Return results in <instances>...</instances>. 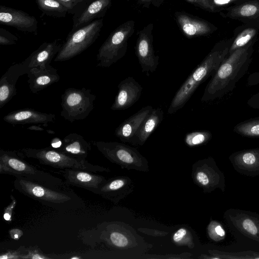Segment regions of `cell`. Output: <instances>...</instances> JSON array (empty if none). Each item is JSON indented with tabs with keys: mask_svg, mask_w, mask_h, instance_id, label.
I'll return each instance as SVG.
<instances>
[{
	"mask_svg": "<svg viewBox=\"0 0 259 259\" xmlns=\"http://www.w3.org/2000/svg\"><path fill=\"white\" fill-rule=\"evenodd\" d=\"M95 99L90 89L69 88L61 96V116L70 122L84 119L94 108Z\"/></svg>",
	"mask_w": 259,
	"mask_h": 259,
	"instance_id": "8992f818",
	"label": "cell"
},
{
	"mask_svg": "<svg viewBox=\"0 0 259 259\" xmlns=\"http://www.w3.org/2000/svg\"><path fill=\"white\" fill-rule=\"evenodd\" d=\"M191 3L200 5L202 7L210 11H213L214 6L212 0H187Z\"/></svg>",
	"mask_w": 259,
	"mask_h": 259,
	"instance_id": "8d00e7d4",
	"label": "cell"
},
{
	"mask_svg": "<svg viewBox=\"0 0 259 259\" xmlns=\"http://www.w3.org/2000/svg\"><path fill=\"white\" fill-rule=\"evenodd\" d=\"M26 253V247L21 246L16 250H8L1 254V259H20L23 258Z\"/></svg>",
	"mask_w": 259,
	"mask_h": 259,
	"instance_id": "4dcf8cb0",
	"label": "cell"
},
{
	"mask_svg": "<svg viewBox=\"0 0 259 259\" xmlns=\"http://www.w3.org/2000/svg\"><path fill=\"white\" fill-rule=\"evenodd\" d=\"M136 53L142 72L148 75L156 70L159 57L154 53L152 40L149 34L141 32L137 42Z\"/></svg>",
	"mask_w": 259,
	"mask_h": 259,
	"instance_id": "2e32d148",
	"label": "cell"
},
{
	"mask_svg": "<svg viewBox=\"0 0 259 259\" xmlns=\"http://www.w3.org/2000/svg\"><path fill=\"white\" fill-rule=\"evenodd\" d=\"M259 83V72H255L250 74L247 78L248 86H253Z\"/></svg>",
	"mask_w": 259,
	"mask_h": 259,
	"instance_id": "f35d334b",
	"label": "cell"
},
{
	"mask_svg": "<svg viewBox=\"0 0 259 259\" xmlns=\"http://www.w3.org/2000/svg\"><path fill=\"white\" fill-rule=\"evenodd\" d=\"M211 237L214 240H222L226 235V232L222 226L219 223L213 222L210 228Z\"/></svg>",
	"mask_w": 259,
	"mask_h": 259,
	"instance_id": "1f68e13d",
	"label": "cell"
},
{
	"mask_svg": "<svg viewBox=\"0 0 259 259\" xmlns=\"http://www.w3.org/2000/svg\"><path fill=\"white\" fill-rule=\"evenodd\" d=\"M12 201L9 205L4 209L3 218L5 220L8 222L12 221V213L15 206L16 205L17 201L13 195H11Z\"/></svg>",
	"mask_w": 259,
	"mask_h": 259,
	"instance_id": "d590c367",
	"label": "cell"
},
{
	"mask_svg": "<svg viewBox=\"0 0 259 259\" xmlns=\"http://www.w3.org/2000/svg\"><path fill=\"white\" fill-rule=\"evenodd\" d=\"M56 115L46 113L31 108H25L12 111L3 117V120L12 124L38 123L46 124L54 122Z\"/></svg>",
	"mask_w": 259,
	"mask_h": 259,
	"instance_id": "e0dca14e",
	"label": "cell"
},
{
	"mask_svg": "<svg viewBox=\"0 0 259 259\" xmlns=\"http://www.w3.org/2000/svg\"><path fill=\"white\" fill-rule=\"evenodd\" d=\"M256 33V30L252 28H248L242 31L232 41L229 54L247 45L255 36Z\"/></svg>",
	"mask_w": 259,
	"mask_h": 259,
	"instance_id": "83f0119b",
	"label": "cell"
},
{
	"mask_svg": "<svg viewBox=\"0 0 259 259\" xmlns=\"http://www.w3.org/2000/svg\"><path fill=\"white\" fill-rule=\"evenodd\" d=\"M257 11V7L254 4H246L240 9V15L245 17L251 16L255 15Z\"/></svg>",
	"mask_w": 259,
	"mask_h": 259,
	"instance_id": "e575fe53",
	"label": "cell"
},
{
	"mask_svg": "<svg viewBox=\"0 0 259 259\" xmlns=\"http://www.w3.org/2000/svg\"><path fill=\"white\" fill-rule=\"evenodd\" d=\"M22 157L33 158L40 163L61 169H80L94 172L108 171V169L92 164L86 159L71 157L51 147L36 149L24 148L17 151Z\"/></svg>",
	"mask_w": 259,
	"mask_h": 259,
	"instance_id": "5b68a950",
	"label": "cell"
},
{
	"mask_svg": "<svg viewBox=\"0 0 259 259\" xmlns=\"http://www.w3.org/2000/svg\"><path fill=\"white\" fill-rule=\"evenodd\" d=\"M163 115L161 108H153L140 126L131 142L143 144L161 123Z\"/></svg>",
	"mask_w": 259,
	"mask_h": 259,
	"instance_id": "7402d4cb",
	"label": "cell"
},
{
	"mask_svg": "<svg viewBox=\"0 0 259 259\" xmlns=\"http://www.w3.org/2000/svg\"><path fill=\"white\" fill-rule=\"evenodd\" d=\"M0 173L21 178L54 188L70 190L61 179L37 168L24 160L17 151L0 150Z\"/></svg>",
	"mask_w": 259,
	"mask_h": 259,
	"instance_id": "277c9868",
	"label": "cell"
},
{
	"mask_svg": "<svg viewBox=\"0 0 259 259\" xmlns=\"http://www.w3.org/2000/svg\"><path fill=\"white\" fill-rule=\"evenodd\" d=\"M28 129L30 130L35 131H39V132H42V131H45V130L43 127H41V126H39L38 125H33L32 126L28 127Z\"/></svg>",
	"mask_w": 259,
	"mask_h": 259,
	"instance_id": "f6af8a7d",
	"label": "cell"
},
{
	"mask_svg": "<svg viewBox=\"0 0 259 259\" xmlns=\"http://www.w3.org/2000/svg\"><path fill=\"white\" fill-rule=\"evenodd\" d=\"M232 42L231 40L222 41L213 47L176 93L167 110L169 114L182 108L198 87L215 73L228 56Z\"/></svg>",
	"mask_w": 259,
	"mask_h": 259,
	"instance_id": "7a4b0ae2",
	"label": "cell"
},
{
	"mask_svg": "<svg viewBox=\"0 0 259 259\" xmlns=\"http://www.w3.org/2000/svg\"><path fill=\"white\" fill-rule=\"evenodd\" d=\"M103 19L92 21L70 34L58 53L54 61H64L74 57L91 46L99 35Z\"/></svg>",
	"mask_w": 259,
	"mask_h": 259,
	"instance_id": "52a82bcc",
	"label": "cell"
},
{
	"mask_svg": "<svg viewBox=\"0 0 259 259\" xmlns=\"http://www.w3.org/2000/svg\"><path fill=\"white\" fill-rule=\"evenodd\" d=\"M177 20L182 31L188 36L204 35L210 31V27L206 22L186 15H179Z\"/></svg>",
	"mask_w": 259,
	"mask_h": 259,
	"instance_id": "603a6c76",
	"label": "cell"
},
{
	"mask_svg": "<svg viewBox=\"0 0 259 259\" xmlns=\"http://www.w3.org/2000/svg\"><path fill=\"white\" fill-rule=\"evenodd\" d=\"M52 257L44 254L37 246L26 248V253L23 257L25 259H49Z\"/></svg>",
	"mask_w": 259,
	"mask_h": 259,
	"instance_id": "f546056e",
	"label": "cell"
},
{
	"mask_svg": "<svg viewBox=\"0 0 259 259\" xmlns=\"http://www.w3.org/2000/svg\"><path fill=\"white\" fill-rule=\"evenodd\" d=\"M62 140L58 138H53L51 142V147L55 149H59L62 145Z\"/></svg>",
	"mask_w": 259,
	"mask_h": 259,
	"instance_id": "7bdbcfd3",
	"label": "cell"
},
{
	"mask_svg": "<svg viewBox=\"0 0 259 259\" xmlns=\"http://www.w3.org/2000/svg\"><path fill=\"white\" fill-rule=\"evenodd\" d=\"M63 43L60 39L43 43L30 55V68L35 67L44 69L47 67L60 51Z\"/></svg>",
	"mask_w": 259,
	"mask_h": 259,
	"instance_id": "44dd1931",
	"label": "cell"
},
{
	"mask_svg": "<svg viewBox=\"0 0 259 259\" xmlns=\"http://www.w3.org/2000/svg\"><path fill=\"white\" fill-rule=\"evenodd\" d=\"M63 5L69 9H72L77 4L81 2L83 0H56Z\"/></svg>",
	"mask_w": 259,
	"mask_h": 259,
	"instance_id": "ab89813d",
	"label": "cell"
},
{
	"mask_svg": "<svg viewBox=\"0 0 259 259\" xmlns=\"http://www.w3.org/2000/svg\"><path fill=\"white\" fill-rule=\"evenodd\" d=\"M56 150L71 157L85 160L91 150V145L81 135L73 133L65 137L61 146Z\"/></svg>",
	"mask_w": 259,
	"mask_h": 259,
	"instance_id": "ffe728a7",
	"label": "cell"
},
{
	"mask_svg": "<svg viewBox=\"0 0 259 259\" xmlns=\"http://www.w3.org/2000/svg\"><path fill=\"white\" fill-rule=\"evenodd\" d=\"M217 258H258L259 252L253 251H243L237 252H229L218 251L215 253Z\"/></svg>",
	"mask_w": 259,
	"mask_h": 259,
	"instance_id": "f1b7e54d",
	"label": "cell"
},
{
	"mask_svg": "<svg viewBox=\"0 0 259 259\" xmlns=\"http://www.w3.org/2000/svg\"><path fill=\"white\" fill-rule=\"evenodd\" d=\"M18 38L14 35L6 30L1 28L0 29V44L2 45H10L16 43Z\"/></svg>",
	"mask_w": 259,
	"mask_h": 259,
	"instance_id": "836d02e7",
	"label": "cell"
},
{
	"mask_svg": "<svg viewBox=\"0 0 259 259\" xmlns=\"http://www.w3.org/2000/svg\"><path fill=\"white\" fill-rule=\"evenodd\" d=\"M153 108L148 105L122 122L115 130V135L122 142H131L140 126Z\"/></svg>",
	"mask_w": 259,
	"mask_h": 259,
	"instance_id": "d6986e66",
	"label": "cell"
},
{
	"mask_svg": "<svg viewBox=\"0 0 259 259\" xmlns=\"http://www.w3.org/2000/svg\"><path fill=\"white\" fill-rule=\"evenodd\" d=\"M225 217L236 230L245 236L259 242V217L240 209H231Z\"/></svg>",
	"mask_w": 259,
	"mask_h": 259,
	"instance_id": "30bf717a",
	"label": "cell"
},
{
	"mask_svg": "<svg viewBox=\"0 0 259 259\" xmlns=\"http://www.w3.org/2000/svg\"><path fill=\"white\" fill-rule=\"evenodd\" d=\"M36 2L39 9L49 15L64 16L69 10L56 0H36Z\"/></svg>",
	"mask_w": 259,
	"mask_h": 259,
	"instance_id": "484cf974",
	"label": "cell"
},
{
	"mask_svg": "<svg viewBox=\"0 0 259 259\" xmlns=\"http://www.w3.org/2000/svg\"><path fill=\"white\" fill-rule=\"evenodd\" d=\"M81 257H80V256H72L70 258V259H79Z\"/></svg>",
	"mask_w": 259,
	"mask_h": 259,
	"instance_id": "bcb514c9",
	"label": "cell"
},
{
	"mask_svg": "<svg viewBox=\"0 0 259 259\" xmlns=\"http://www.w3.org/2000/svg\"><path fill=\"white\" fill-rule=\"evenodd\" d=\"M229 160L240 174L251 177L259 175V148L234 152L230 156Z\"/></svg>",
	"mask_w": 259,
	"mask_h": 259,
	"instance_id": "4fadbf2b",
	"label": "cell"
},
{
	"mask_svg": "<svg viewBox=\"0 0 259 259\" xmlns=\"http://www.w3.org/2000/svg\"><path fill=\"white\" fill-rule=\"evenodd\" d=\"M111 0H95L82 12L74 24L77 27L97 18L109 6Z\"/></svg>",
	"mask_w": 259,
	"mask_h": 259,
	"instance_id": "cb8c5ba5",
	"label": "cell"
},
{
	"mask_svg": "<svg viewBox=\"0 0 259 259\" xmlns=\"http://www.w3.org/2000/svg\"><path fill=\"white\" fill-rule=\"evenodd\" d=\"M187 233V231L184 228H181L176 232L174 236L173 240L176 242L180 241Z\"/></svg>",
	"mask_w": 259,
	"mask_h": 259,
	"instance_id": "60d3db41",
	"label": "cell"
},
{
	"mask_svg": "<svg viewBox=\"0 0 259 259\" xmlns=\"http://www.w3.org/2000/svg\"><path fill=\"white\" fill-rule=\"evenodd\" d=\"M233 131L242 136L259 138V117L238 123L234 126Z\"/></svg>",
	"mask_w": 259,
	"mask_h": 259,
	"instance_id": "d4e9b609",
	"label": "cell"
},
{
	"mask_svg": "<svg viewBox=\"0 0 259 259\" xmlns=\"http://www.w3.org/2000/svg\"><path fill=\"white\" fill-rule=\"evenodd\" d=\"M13 185L23 195L58 210L80 207L82 203L71 190L54 188L21 178H15Z\"/></svg>",
	"mask_w": 259,
	"mask_h": 259,
	"instance_id": "3957f363",
	"label": "cell"
},
{
	"mask_svg": "<svg viewBox=\"0 0 259 259\" xmlns=\"http://www.w3.org/2000/svg\"><path fill=\"white\" fill-rule=\"evenodd\" d=\"M0 21L4 25L13 26L18 30L33 32L37 28V20L21 10L1 6Z\"/></svg>",
	"mask_w": 259,
	"mask_h": 259,
	"instance_id": "9a60e30c",
	"label": "cell"
},
{
	"mask_svg": "<svg viewBox=\"0 0 259 259\" xmlns=\"http://www.w3.org/2000/svg\"><path fill=\"white\" fill-rule=\"evenodd\" d=\"M211 137L212 134L209 131H196L188 133L186 135L185 141L189 146H195L207 142Z\"/></svg>",
	"mask_w": 259,
	"mask_h": 259,
	"instance_id": "4316f807",
	"label": "cell"
},
{
	"mask_svg": "<svg viewBox=\"0 0 259 259\" xmlns=\"http://www.w3.org/2000/svg\"><path fill=\"white\" fill-rule=\"evenodd\" d=\"M30 56L23 62L11 65L0 79V108H3L17 94L16 82L20 76L29 70Z\"/></svg>",
	"mask_w": 259,
	"mask_h": 259,
	"instance_id": "9c48e42d",
	"label": "cell"
},
{
	"mask_svg": "<svg viewBox=\"0 0 259 259\" xmlns=\"http://www.w3.org/2000/svg\"><path fill=\"white\" fill-rule=\"evenodd\" d=\"M252 53V43L250 41L229 54L206 85L201 101H212L232 92L247 72Z\"/></svg>",
	"mask_w": 259,
	"mask_h": 259,
	"instance_id": "6da1fadb",
	"label": "cell"
},
{
	"mask_svg": "<svg viewBox=\"0 0 259 259\" xmlns=\"http://www.w3.org/2000/svg\"><path fill=\"white\" fill-rule=\"evenodd\" d=\"M247 104L252 108L259 109V92L248 99Z\"/></svg>",
	"mask_w": 259,
	"mask_h": 259,
	"instance_id": "74e56055",
	"label": "cell"
},
{
	"mask_svg": "<svg viewBox=\"0 0 259 259\" xmlns=\"http://www.w3.org/2000/svg\"><path fill=\"white\" fill-rule=\"evenodd\" d=\"M238 0H212L213 6H224Z\"/></svg>",
	"mask_w": 259,
	"mask_h": 259,
	"instance_id": "ee69618b",
	"label": "cell"
},
{
	"mask_svg": "<svg viewBox=\"0 0 259 259\" xmlns=\"http://www.w3.org/2000/svg\"><path fill=\"white\" fill-rule=\"evenodd\" d=\"M93 144L106 158L113 162L132 163L138 155L136 149L118 142L94 141Z\"/></svg>",
	"mask_w": 259,
	"mask_h": 259,
	"instance_id": "5bb4252c",
	"label": "cell"
},
{
	"mask_svg": "<svg viewBox=\"0 0 259 259\" xmlns=\"http://www.w3.org/2000/svg\"><path fill=\"white\" fill-rule=\"evenodd\" d=\"M143 88L133 77L128 76L118 85V92L111 107L112 110L127 109L141 97Z\"/></svg>",
	"mask_w": 259,
	"mask_h": 259,
	"instance_id": "7c38bea8",
	"label": "cell"
},
{
	"mask_svg": "<svg viewBox=\"0 0 259 259\" xmlns=\"http://www.w3.org/2000/svg\"><path fill=\"white\" fill-rule=\"evenodd\" d=\"M109 238L111 243L117 247H125L128 244L127 238L124 235L118 232L111 233Z\"/></svg>",
	"mask_w": 259,
	"mask_h": 259,
	"instance_id": "d6a6232c",
	"label": "cell"
},
{
	"mask_svg": "<svg viewBox=\"0 0 259 259\" xmlns=\"http://www.w3.org/2000/svg\"><path fill=\"white\" fill-rule=\"evenodd\" d=\"M28 83L31 93H37L60 80L57 70L49 65L44 69L29 68L27 74Z\"/></svg>",
	"mask_w": 259,
	"mask_h": 259,
	"instance_id": "ac0fdd59",
	"label": "cell"
},
{
	"mask_svg": "<svg viewBox=\"0 0 259 259\" xmlns=\"http://www.w3.org/2000/svg\"><path fill=\"white\" fill-rule=\"evenodd\" d=\"M140 1H142V2H148V1H149L150 0H140Z\"/></svg>",
	"mask_w": 259,
	"mask_h": 259,
	"instance_id": "7dc6e473",
	"label": "cell"
},
{
	"mask_svg": "<svg viewBox=\"0 0 259 259\" xmlns=\"http://www.w3.org/2000/svg\"><path fill=\"white\" fill-rule=\"evenodd\" d=\"M134 28V22L130 21L117 28L100 48L97 55V66L108 68L125 55L127 39Z\"/></svg>",
	"mask_w": 259,
	"mask_h": 259,
	"instance_id": "ba28073f",
	"label": "cell"
},
{
	"mask_svg": "<svg viewBox=\"0 0 259 259\" xmlns=\"http://www.w3.org/2000/svg\"><path fill=\"white\" fill-rule=\"evenodd\" d=\"M11 238L14 240H18L23 235L22 230L18 229H13L9 231Z\"/></svg>",
	"mask_w": 259,
	"mask_h": 259,
	"instance_id": "b9f144b4",
	"label": "cell"
},
{
	"mask_svg": "<svg viewBox=\"0 0 259 259\" xmlns=\"http://www.w3.org/2000/svg\"><path fill=\"white\" fill-rule=\"evenodd\" d=\"M68 185L82 188L94 193L106 181L104 177L96 172L80 169L65 168L58 172Z\"/></svg>",
	"mask_w": 259,
	"mask_h": 259,
	"instance_id": "8fae6325",
	"label": "cell"
}]
</instances>
